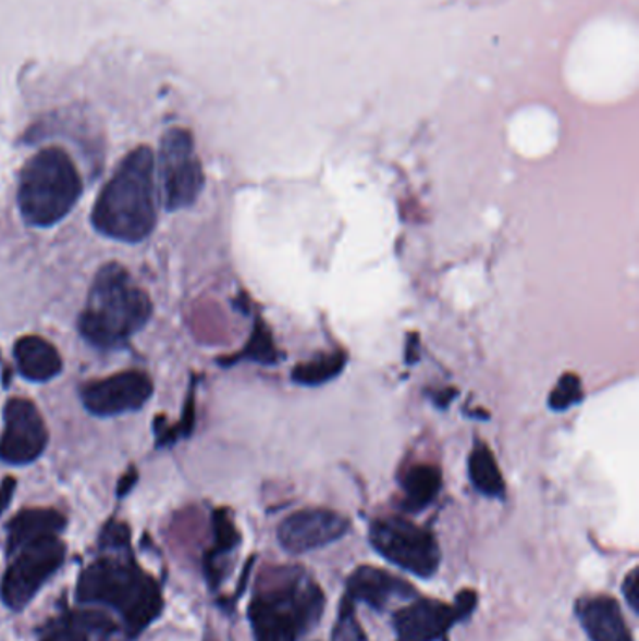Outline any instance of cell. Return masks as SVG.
<instances>
[{
    "instance_id": "13",
    "label": "cell",
    "mask_w": 639,
    "mask_h": 641,
    "mask_svg": "<svg viewBox=\"0 0 639 641\" xmlns=\"http://www.w3.org/2000/svg\"><path fill=\"white\" fill-rule=\"evenodd\" d=\"M417 596V589L409 581L397 578L396 574L378 567H358L351 572L344 601L357 606L362 602L378 612H384L394 602H409Z\"/></svg>"
},
{
    "instance_id": "2",
    "label": "cell",
    "mask_w": 639,
    "mask_h": 641,
    "mask_svg": "<svg viewBox=\"0 0 639 641\" xmlns=\"http://www.w3.org/2000/svg\"><path fill=\"white\" fill-rule=\"evenodd\" d=\"M324 606L323 589L306 568H267L248 609L254 640H303L321 621Z\"/></svg>"
},
{
    "instance_id": "21",
    "label": "cell",
    "mask_w": 639,
    "mask_h": 641,
    "mask_svg": "<svg viewBox=\"0 0 639 641\" xmlns=\"http://www.w3.org/2000/svg\"><path fill=\"white\" fill-rule=\"evenodd\" d=\"M214 554L218 555L230 554L241 542L235 523L231 521L230 514L225 510H218L214 514Z\"/></svg>"
},
{
    "instance_id": "17",
    "label": "cell",
    "mask_w": 639,
    "mask_h": 641,
    "mask_svg": "<svg viewBox=\"0 0 639 641\" xmlns=\"http://www.w3.org/2000/svg\"><path fill=\"white\" fill-rule=\"evenodd\" d=\"M441 488H443V474L439 471V467L430 466V464L410 467L402 479V490H404L402 508L405 513H422L438 500Z\"/></svg>"
},
{
    "instance_id": "12",
    "label": "cell",
    "mask_w": 639,
    "mask_h": 641,
    "mask_svg": "<svg viewBox=\"0 0 639 641\" xmlns=\"http://www.w3.org/2000/svg\"><path fill=\"white\" fill-rule=\"evenodd\" d=\"M152 381L143 371H121L90 381L82 389V402L96 417H116L139 411L152 396Z\"/></svg>"
},
{
    "instance_id": "5",
    "label": "cell",
    "mask_w": 639,
    "mask_h": 641,
    "mask_svg": "<svg viewBox=\"0 0 639 641\" xmlns=\"http://www.w3.org/2000/svg\"><path fill=\"white\" fill-rule=\"evenodd\" d=\"M77 599L87 604H106L122 615L132 634H139L162 609V594L152 578L134 563L96 560L82 574Z\"/></svg>"
},
{
    "instance_id": "14",
    "label": "cell",
    "mask_w": 639,
    "mask_h": 641,
    "mask_svg": "<svg viewBox=\"0 0 639 641\" xmlns=\"http://www.w3.org/2000/svg\"><path fill=\"white\" fill-rule=\"evenodd\" d=\"M576 617L591 641H634L619 602L607 594L579 599Z\"/></svg>"
},
{
    "instance_id": "20",
    "label": "cell",
    "mask_w": 639,
    "mask_h": 641,
    "mask_svg": "<svg viewBox=\"0 0 639 641\" xmlns=\"http://www.w3.org/2000/svg\"><path fill=\"white\" fill-rule=\"evenodd\" d=\"M583 399V385L576 373H565L558 379L548 399V405L553 411H568L574 405L581 404Z\"/></svg>"
},
{
    "instance_id": "9",
    "label": "cell",
    "mask_w": 639,
    "mask_h": 641,
    "mask_svg": "<svg viewBox=\"0 0 639 641\" xmlns=\"http://www.w3.org/2000/svg\"><path fill=\"white\" fill-rule=\"evenodd\" d=\"M477 606V594L464 591L456 604L435 599H413L392 617L396 641H444L456 622L464 621Z\"/></svg>"
},
{
    "instance_id": "6",
    "label": "cell",
    "mask_w": 639,
    "mask_h": 641,
    "mask_svg": "<svg viewBox=\"0 0 639 641\" xmlns=\"http://www.w3.org/2000/svg\"><path fill=\"white\" fill-rule=\"evenodd\" d=\"M370 542L383 559L422 580L435 576L441 565L435 534L400 516L371 521Z\"/></svg>"
},
{
    "instance_id": "10",
    "label": "cell",
    "mask_w": 639,
    "mask_h": 641,
    "mask_svg": "<svg viewBox=\"0 0 639 641\" xmlns=\"http://www.w3.org/2000/svg\"><path fill=\"white\" fill-rule=\"evenodd\" d=\"M48 428L38 407L27 398L8 399L4 430L0 437V459L8 466H28L48 446Z\"/></svg>"
},
{
    "instance_id": "16",
    "label": "cell",
    "mask_w": 639,
    "mask_h": 641,
    "mask_svg": "<svg viewBox=\"0 0 639 641\" xmlns=\"http://www.w3.org/2000/svg\"><path fill=\"white\" fill-rule=\"evenodd\" d=\"M64 526H66V520L57 510L27 508L8 523L10 552H17L20 547L33 542V540L44 539V537H59Z\"/></svg>"
},
{
    "instance_id": "11",
    "label": "cell",
    "mask_w": 639,
    "mask_h": 641,
    "mask_svg": "<svg viewBox=\"0 0 639 641\" xmlns=\"http://www.w3.org/2000/svg\"><path fill=\"white\" fill-rule=\"evenodd\" d=\"M349 533V520L330 508H304L291 514L278 527V540L285 552L303 555L330 546Z\"/></svg>"
},
{
    "instance_id": "7",
    "label": "cell",
    "mask_w": 639,
    "mask_h": 641,
    "mask_svg": "<svg viewBox=\"0 0 639 641\" xmlns=\"http://www.w3.org/2000/svg\"><path fill=\"white\" fill-rule=\"evenodd\" d=\"M158 173L163 205L171 212L188 209L201 196L205 173L189 130L176 126L163 134Z\"/></svg>"
},
{
    "instance_id": "8",
    "label": "cell",
    "mask_w": 639,
    "mask_h": 641,
    "mask_svg": "<svg viewBox=\"0 0 639 641\" xmlns=\"http://www.w3.org/2000/svg\"><path fill=\"white\" fill-rule=\"evenodd\" d=\"M64 557L66 546L59 537H44L20 547L17 559L8 568L2 580V601L12 609H23L59 570Z\"/></svg>"
},
{
    "instance_id": "4",
    "label": "cell",
    "mask_w": 639,
    "mask_h": 641,
    "mask_svg": "<svg viewBox=\"0 0 639 641\" xmlns=\"http://www.w3.org/2000/svg\"><path fill=\"white\" fill-rule=\"evenodd\" d=\"M83 194L82 176L61 147L38 150L17 181V209L30 227H53L74 210Z\"/></svg>"
},
{
    "instance_id": "1",
    "label": "cell",
    "mask_w": 639,
    "mask_h": 641,
    "mask_svg": "<svg viewBox=\"0 0 639 641\" xmlns=\"http://www.w3.org/2000/svg\"><path fill=\"white\" fill-rule=\"evenodd\" d=\"M90 222L100 235L119 243H143L158 220L156 156L139 145L124 156L101 188Z\"/></svg>"
},
{
    "instance_id": "25",
    "label": "cell",
    "mask_w": 639,
    "mask_h": 641,
    "mask_svg": "<svg viewBox=\"0 0 639 641\" xmlns=\"http://www.w3.org/2000/svg\"><path fill=\"white\" fill-rule=\"evenodd\" d=\"M623 594H625L628 606L632 609L634 614L638 615L639 612V568L634 567L630 572L626 574L625 581H623Z\"/></svg>"
},
{
    "instance_id": "3",
    "label": "cell",
    "mask_w": 639,
    "mask_h": 641,
    "mask_svg": "<svg viewBox=\"0 0 639 641\" xmlns=\"http://www.w3.org/2000/svg\"><path fill=\"white\" fill-rule=\"evenodd\" d=\"M152 316V303L119 263L103 264L90 285L79 318V332L88 344L113 352L142 331Z\"/></svg>"
},
{
    "instance_id": "22",
    "label": "cell",
    "mask_w": 639,
    "mask_h": 641,
    "mask_svg": "<svg viewBox=\"0 0 639 641\" xmlns=\"http://www.w3.org/2000/svg\"><path fill=\"white\" fill-rule=\"evenodd\" d=\"M246 357L256 360V362H261V365H274L278 360L274 342H272L267 326H262L261 323L257 324L256 331H254V337H251V342L246 347Z\"/></svg>"
},
{
    "instance_id": "19",
    "label": "cell",
    "mask_w": 639,
    "mask_h": 641,
    "mask_svg": "<svg viewBox=\"0 0 639 641\" xmlns=\"http://www.w3.org/2000/svg\"><path fill=\"white\" fill-rule=\"evenodd\" d=\"M347 365V355L342 352L332 353V355H321L310 362H303L296 366L291 378L296 385L319 386L330 383L336 379Z\"/></svg>"
},
{
    "instance_id": "24",
    "label": "cell",
    "mask_w": 639,
    "mask_h": 641,
    "mask_svg": "<svg viewBox=\"0 0 639 641\" xmlns=\"http://www.w3.org/2000/svg\"><path fill=\"white\" fill-rule=\"evenodd\" d=\"M130 542V531L128 527L124 526V523H113V526H109L106 529V533H103V540H101V544L103 547H109V550H121V547L128 546Z\"/></svg>"
},
{
    "instance_id": "15",
    "label": "cell",
    "mask_w": 639,
    "mask_h": 641,
    "mask_svg": "<svg viewBox=\"0 0 639 641\" xmlns=\"http://www.w3.org/2000/svg\"><path fill=\"white\" fill-rule=\"evenodd\" d=\"M14 358L21 375L30 383H48L62 371V358L57 347L36 334L15 342Z\"/></svg>"
},
{
    "instance_id": "23",
    "label": "cell",
    "mask_w": 639,
    "mask_h": 641,
    "mask_svg": "<svg viewBox=\"0 0 639 641\" xmlns=\"http://www.w3.org/2000/svg\"><path fill=\"white\" fill-rule=\"evenodd\" d=\"M41 641H88V638L85 628L72 617L70 621H61L57 627L49 628Z\"/></svg>"
},
{
    "instance_id": "18",
    "label": "cell",
    "mask_w": 639,
    "mask_h": 641,
    "mask_svg": "<svg viewBox=\"0 0 639 641\" xmlns=\"http://www.w3.org/2000/svg\"><path fill=\"white\" fill-rule=\"evenodd\" d=\"M469 480L478 493L492 500L505 497V480L499 469L497 459L493 456L492 448L484 443L472 446L469 456Z\"/></svg>"
}]
</instances>
